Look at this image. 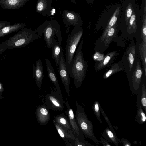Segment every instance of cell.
I'll list each match as a JSON object with an SVG mask.
<instances>
[{
	"instance_id": "cell-1",
	"label": "cell",
	"mask_w": 146,
	"mask_h": 146,
	"mask_svg": "<svg viewBox=\"0 0 146 146\" xmlns=\"http://www.w3.org/2000/svg\"><path fill=\"white\" fill-rule=\"evenodd\" d=\"M83 39L76 49L75 55L72 60L69 70L70 76L74 80L75 87L78 88L84 80L87 68V64L83 58L82 52Z\"/></svg>"
},
{
	"instance_id": "cell-2",
	"label": "cell",
	"mask_w": 146,
	"mask_h": 146,
	"mask_svg": "<svg viewBox=\"0 0 146 146\" xmlns=\"http://www.w3.org/2000/svg\"><path fill=\"white\" fill-rule=\"evenodd\" d=\"M40 38L41 36L35 33L34 30L24 27L1 43L0 44V49L6 50L20 48Z\"/></svg>"
},
{
	"instance_id": "cell-3",
	"label": "cell",
	"mask_w": 146,
	"mask_h": 146,
	"mask_svg": "<svg viewBox=\"0 0 146 146\" xmlns=\"http://www.w3.org/2000/svg\"><path fill=\"white\" fill-rule=\"evenodd\" d=\"M34 30L40 36L43 34L46 46L48 48L51 47L53 39L54 38H57L60 44L62 43L60 27L56 20L52 19L50 21H46Z\"/></svg>"
},
{
	"instance_id": "cell-4",
	"label": "cell",
	"mask_w": 146,
	"mask_h": 146,
	"mask_svg": "<svg viewBox=\"0 0 146 146\" xmlns=\"http://www.w3.org/2000/svg\"><path fill=\"white\" fill-rule=\"evenodd\" d=\"M76 110L75 117L78 125L85 136L93 141L97 144L99 143L93 132L94 126L89 120L82 106L75 102Z\"/></svg>"
},
{
	"instance_id": "cell-5",
	"label": "cell",
	"mask_w": 146,
	"mask_h": 146,
	"mask_svg": "<svg viewBox=\"0 0 146 146\" xmlns=\"http://www.w3.org/2000/svg\"><path fill=\"white\" fill-rule=\"evenodd\" d=\"M82 27H74L71 33L68 34L67 39L65 61L68 73L77 46L83 34V29Z\"/></svg>"
},
{
	"instance_id": "cell-6",
	"label": "cell",
	"mask_w": 146,
	"mask_h": 146,
	"mask_svg": "<svg viewBox=\"0 0 146 146\" xmlns=\"http://www.w3.org/2000/svg\"><path fill=\"white\" fill-rule=\"evenodd\" d=\"M64 101L62 94L54 87L45 96L43 105L48 110L62 112L64 111L65 107Z\"/></svg>"
},
{
	"instance_id": "cell-7",
	"label": "cell",
	"mask_w": 146,
	"mask_h": 146,
	"mask_svg": "<svg viewBox=\"0 0 146 146\" xmlns=\"http://www.w3.org/2000/svg\"><path fill=\"white\" fill-rule=\"evenodd\" d=\"M120 13L117 21V25L123 23L126 28L133 10L137 5L136 0H121Z\"/></svg>"
},
{
	"instance_id": "cell-8",
	"label": "cell",
	"mask_w": 146,
	"mask_h": 146,
	"mask_svg": "<svg viewBox=\"0 0 146 146\" xmlns=\"http://www.w3.org/2000/svg\"><path fill=\"white\" fill-rule=\"evenodd\" d=\"M62 17L64 28L66 29V32L67 33H68L69 32V27L71 25L74 27L82 26V20L79 13L73 11H68L65 9L63 11Z\"/></svg>"
},
{
	"instance_id": "cell-9",
	"label": "cell",
	"mask_w": 146,
	"mask_h": 146,
	"mask_svg": "<svg viewBox=\"0 0 146 146\" xmlns=\"http://www.w3.org/2000/svg\"><path fill=\"white\" fill-rule=\"evenodd\" d=\"M58 70L59 76L65 90L68 96H70V75L66 66L63 51L60 54Z\"/></svg>"
},
{
	"instance_id": "cell-10",
	"label": "cell",
	"mask_w": 146,
	"mask_h": 146,
	"mask_svg": "<svg viewBox=\"0 0 146 146\" xmlns=\"http://www.w3.org/2000/svg\"><path fill=\"white\" fill-rule=\"evenodd\" d=\"M143 13L137 4L133 10L127 25V30L128 33L131 34L136 32L139 25L142 23Z\"/></svg>"
},
{
	"instance_id": "cell-11",
	"label": "cell",
	"mask_w": 146,
	"mask_h": 146,
	"mask_svg": "<svg viewBox=\"0 0 146 146\" xmlns=\"http://www.w3.org/2000/svg\"><path fill=\"white\" fill-rule=\"evenodd\" d=\"M64 103L66 108L65 113L67 116L72 131L75 137L78 139H84L83 133L78 125L73 111L69 105L66 97V101L64 100Z\"/></svg>"
},
{
	"instance_id": "cell-12",
	"label": "cell",
	"mask_w": 146,
	"mask_h": 146,
	"mask_svg": "<svg viewBox=\"0 0 146 146\" xmlns=\"http://www.w3.org/2000/svg\"><path fill=\"white\" fill-rule=\"evenodd\" d=\"M142 73L143 71L140 66V62L138 61L132 77V87L131 91L132 93L133 94L137 95L138 93Z\"/></svg>"
},
{
	"instance_id": "cell-13",
	"label": "cell",
	"mask_w": 146,
	"mask_h": 146,
	"mask_svg": "<svg viewBox=\"0 0 146 146\" xmlns=\"http://www.w3.org/2000/svg\"><path fill=\"white\" fill-rule=\"evenodd\" d=\"M36 115L38 123L41 125L47 124L50 120L49 110L43 105L37 107L36 110Z\"/></svg>"
},
{
	"instance_id": "cell-14",
	"label": "cell",
	"mask_w": 146,
	"mask_h": 146,
	"mask_svg": "<svg viewBox=\"0 0 146 146\" xmlns=\"http://www.w3.org/2000/svg\"><path fill=\"white\" fill-rule=\"evenodd\" d=\"M53 122L60 137L65 141H69L74 145L75 136L72 131L67 129L53 120Z\"/></svg>"
},
{
	"instance_id": "cell-15",
	"label": "cell",
	"mask_w": 146,
	"mask_h": 146,
	"mask_svg": "<svg viewBox=\"0 0 146 146\" xmlns=\"http://www.w3.org/2000/svg\"><path fill=\"white\" fill-rule=\"evenodd\" d=\"M32 68L33 78L38 88L40 89L41 88L44 76L43 67L40 59H39L36 61L35 67L33 64Z\"/></svg>"
},
{
	"instance_id": "cell-16",
	"label": "cell",
	"mask_w": 146,
	"mask_h": 146,
	"mask_svg": "<svg viewBox=\"0 0 146 146\" xmlns=\"http://www.w3.org/2000/svg\"><path fill=\"white\" fill-rule=\"evenodd\" d=\"M29 0H0V6L5 10H16L22 7Z\"/></svg>"
},
{
	"instance_id": "cell-17",
	"label": "cell",
	"mask_w": 146,
	"mask_h": 146,
	"mask_svg": "<svg viewBox=\"0 0 146 146\" xmlns=\"http://www.w3.org/2000/svg\"><path fill=\"white\" fill-rule=\"evenodd\" d=\"M51 0H37L36 9V12L44 16L50 14L52 9Z\"/></svg>"
},
{
	"instance_id": "cell-18",
	"label": "cell",
	"mask_w": 146,
	"mask_h": 146,
	"mask_svg": "<svg viewBox=\"0 0 146 146\" xmlns=\"http://www.w3.org/2000/svg\"><path fill=\"white\" fill-rule=\"evenodd\" d=\"M45 61L48 75L50 80L55 86L58 92L62 94L56 74L51 64L46 58H45Z\"/></svg>"
},
{
	"instance_id": "cell-19",
	"label": "cell",
	"mask_w": 146,
	"mask_h": 146,
	"mask_svg": "<svg viewBox=\"0 0 146 146\" xmlns=\"http://www.w3.org/2000/svg\"><path fill=\"white\" fill-rule=\"evenodd\" d=\"M121 9V4L120 3L114 13L112 18L105 27L104 31L100 37L101 42H102L104 41L108 31L117 23L120 13Z\"/></svg>"
},
{
	"instance_id": "cell-20",
	"label": "cell",
	"mask_w": 146,
	"mask_h": 146,
	"mask_svg": "<svg viewBox=\"0 0 146 146\" xmlns=\"http://www.w3.org/2000/svg\"><path fill=\"white\" fill-rule=\"evenodd\" d=\"M26 25L25 23H16L5 26L0 29V37L19 31L25 27Z\"/></svg>"
},
{
	"instance_id": "cell-21",
	"label": "cell",
	"mask_w": 146,
	"mask_h": 146,
	"mask_svg": "<svg viewBox=\"0 0 146 146\" xmlns=\"http://www.w3.org/2000/svg\"><path fill=\"white\" fill-rule=\"evenodd\" d=\"M52 48V57L54 60L56 66H58L59 62V58L62 48L61 44L55 38L53 39Z\"/></svg>"
},
{
	"instance_id": "cell-22",
	"label": "cell",
	"mask_w": 146,
	"mask_h": 146,
	"mask_svg": "<svg viewBox=\"0 0 146 146\" xmlns=\"http://www.w3.org/2000/svg\"><path fill=\"white\" fill-rule=\"evenodd\" d=\"M101 135L108 142L113 143L116 146H118L119 143H121V141L118 139L117 135H115L108 127L101 133Z\"/></svg>"
},
{
	"instance_id": "cell-23",
	"label": "cell",
	"mask_w": 146,
	"mask_h": 146,
	"mask_svg": "<svg viewBox=\"0 0 146 146\" xmlns=\"http://www.w3.org/2000/svg\"><path fill=\"white\" fill-rule=\"evenodd\" d=\"M136 105L137 112L135 117V121L139 124H143L146 121V116L139 100L137 98Z\"/></svg>"
},
{
	"instance_id": "cell-24",
	"label": "cell",
	"mask_w": 146,
	"mask_h": 146,
	"mask_svg": "<svg viewBox=\"0 0 146 146\" xmlns=\"http://www.w3.org/2000/svg\"><path fill=\"white\" fill-rule=\"evenodd\" d=\"M53 120L67 129L72 131L68 117L64 113L55 116Z\"/></svg>"
},
{
	"instance_id": "cell-25",
	"label": "cell",
	"mask_w": 146,
	"mask_h": 146,
	"mask_svg": "<svg viewBox=\"0 0 146 146\" xmlns=\"http://www.w3.org/2000/svg\"><path fill=\"white\" fill-rule=\"evenodd\" d=\"M117 51H113L107 54L104 58L98 64L96 69V71H98L104 68L105 67L109 62L112 60V59L116 54Z\"/></svg>"
},
{
	"instance_id": "cell-26",
	"label": "cell",
	"mask_w": 146,
	"mask_h": 146,
	"mask_svg": "<svg viewBox=\"0 0 146 146\" xmlns=\"http://www.w3.org/2000/svg\"><path fill=\"white\" fill-rule=\"evenodd\" d=\"M117 22L108 31L104 40V45L107 46L112 41L113 38L115 36L117 31Z\"/></svg>"
},
{
	"instance_id": "cell-27",
	"label": "cell",
	"mask_w": 146,
	"mask_h": 146,
	"mask_svg": "<svg viewBox=\"0 0 146 146\" xmlns=\"http://www.w3.org/2000/svg\"><path fill=\"white\" fill-rule=\"evenodd\" d=\"M137 98L140 101L141 105L145 113H146V88L145 85L143 84L141 90H139Z\"/></svg>"
},
{
	"instance_id": "cell-28",
	"label": "cell",
	"mask_w": 146,
	"mask_h": 146,
	"mask_svg": "<svg viewBox=\"0 0 146 146\" xmlns=\"http://www.w3.org/2000/svg\"><path fill=\"white\" fill-rule=\"evenodd\" d=\"M127 60L129 64V71H131L133 67V63L136 54V49L135 46L131 45L127 51Z\"/></svg>"
},
{
	"instance_id": "cell-29",
	"label": "cell",
	"mask_w": 146,
	"mask_h": 146,
	"mask_svg": "<svg viewBox=\"0 0 146 146\" xmlns=\"http://www.w3.org/2000/svg\"><path fill=\"white\" fill-rule=\"evenodd\" d=\"M123 68L120 67L119 63H116L112 65L108 71L106 72L103 75L104 78H106L122 70Z\"/></svg>"
},
{
	"instance_id": "cell-30",
	"label": "cell",
	"mask_w": 146,
	"mask_h": 146,
	"mask_svg": "<svg viewBox=\"0 0 146 146\" xmlns=\"http://www.w3.org/2000/svg\"><path fill=\"white\" fill-rule=\"evenodd\" d=\"M141 34L143 44L146 46V12H144L143 16Z\"/></svg>"
},
{
	"instance_id": "cell-31",
	"label": "cell",
	"mask_w": 146,
	"mask_h": 146,
	"mask_svg": "<svg viewBox=\"0 0 146 146\" xmlns=\"http://www.w3.org/2000/svg\"><path fill=\"white\" fill-rule=\"evenodd\" d=\"M139 51L142 59L145 76H146V46L143 45L142 42L139 46Z\"/></svg>"
},
{
	"instance_id": "cell-32",
	"label": "cell",
	"mask_w": 146,
	"mask_h": 146,
	"mask_svg": "<svg viewBox=\"0 0 146 146\" xmlns=\"http://www.w3.org/2000/svg\"><path fill=\"white\" fill-rule=\"evenodd\" d=\"M100 104L98 101H95L93 105L92 110L97 120L101 123H102V122L100 118Z\"/></svg>"
},
{
	"instance_id": "cell-33",
	"label": "cell",
	"mask_w": 146,
	"mask_h": 146,
	"mask_svg": "<svg viewBox=\"0 0 146 146\" xmlns=\"http://www.w3.org/2000/svg\"><path fill=\"white\" fill-rule=\"evenodd\" d=\"M74 146H93L85 139H79L75 137L74 143Z\"/></svg>"
},
{
	"instance_id": "cell-34",
	"label": "cell",
	"mask_w": 146,
	"mask_h": 146,
	"mask_svg": "<svg viewBox=\"0 0 146 146\" xmlns=\"http://www.w3.org/2000/svg\"><path fill=\"white\" fill-rule=\"evenodd\" d=\"M99 106L100 112L101 113L102 115H103L105 120H106L109 129L115 135H117L114 129H113V127H112V125L111 124V123L109 119L108 118L106 113L103 110L100 104Z\"/></svg>"
},
{
	"instance_id": "cell-35",
	"label": "cell",
	"mask_w": 146,
	"mask_h": 146,
	"mask_svg": "<svg viewBox=\"0 0 146 146\" xmlns=\"http://www.w3.org/2000/svg\"><path fill=\"white\" fill-rule=\"evenodd\" d=\"M121 141L123 145L124 146H131V143L127 139L121 137Z\"/></svg>"
},
{
	"instance_id": "cell-36",
	"label": "cell",
	"mask_w": 146,
	"mask_h": 146,
	"mask_svg": "<svg viewBox=\"0 0 146 146\" xmlns=\"http://www.w3.org/2000/svg\"><path fill=\"white\" fill-rule=\"evenodd\" d=\"M100 141H99V143L102 144L104 146H111L108 141L102 137L100 138Z\"/></svg>"
},
{
	"instance_id": "cell-37",
	"label": "cell",
	"mask_w": 146,
	"mask_h": 146,
	"mask_svg": "<svg viewBox=\"0 0 146 146\" xmlns=\"http://www.w3.org/2000/svg\"><path fill=\"white\" fill-rule=\"evenodd\" d=\"M4 90L3 84L0 81V99H3L5 98L2 96Z\"/></svg>"
},
{
	"instance_id": "cell-38",
	"label": "cell",
	"mask_w": 146,
	"mask_h": 146,
	"mask_svg": "<svg viewBox=\"0 0 146 146\" xmlns=\"http://www.w3.org/2000/svg\"><path fill=\"white\" fill-rule=\"evenodd\" d=\"M11 22L7 21H0V29L5 26L10 25Z\"/></svg>"
},
{
	"instance_id": "cell-39",
	"label": "cell",
	"mask_w": 146,
	"mask_h": 146,
	"mask_svg": "<svg viewBox=\"0 0 146 146\" xmlns=\"http://www.w3.org/2000/svg\"><path fill=\"white\" fill-rule=\"evenodd\" d=\"M87 3L93 4L94 3V0H85Z\"/></svg>"
},
{
	"instance_id": "cell-40",
	"label": "cell",
	"mask_w": 146,
	"mask_h": 146,
	"mask_svg": "<svg viewBox=\"0 0 146 146\" xmlns=\"http://www.w3.org/2000/svg\"><path fill=\"white\" fill-rule=\"evenodd\" d=\"M6 50L3 49H0V55L2 53L5 51Z\"/></svg>"
},
{
	"instance_id": "cell-41",
	"label": "cell",
	"mask_w": 146,
	"mask_h": 146,
	"mask_svg": "<svg viewBox=\"0 0 146 146\" xmlns=\"http://www.w3.org/2000/svg\"><path fill=\"white\" fill-rule=\"evenodd\" d=\"M70 0L71 2L73 3L74 4H76V2L75 0Z\"/></svg>"
},
{
	"instance_id": "cell-42",
	"label": "cell",
	"mask_w": 146,
	"mask_h": 146,
	"mask_svg": "<svg viewBox=\"0 0 146 146\" xmlns=\"http://www.w3.org/2000/svg\"></svg>"
}]
</instances>
